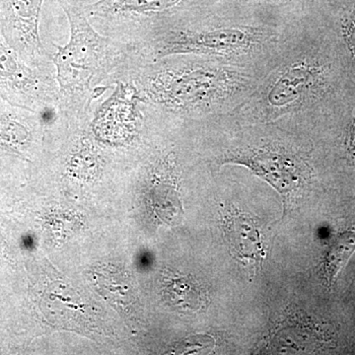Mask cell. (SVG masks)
I'll return each mask as SVG.
<instances>
[{"mask_svg": "<svg viewBox=\"0 0 355 355\" xmlns=\"http://www.w3.org/2000/svg\"><path fill=\"white\" fill-rule=\"evenodd\" d=\"M355 106V83L323 20L293 23L261 69L253 93L227 116L240 125L340 121Z\"/></svg>", "mask_w": 355, "mask_h": 355, "instance_id": "obj_1", "label": "cell"}, {"mask_svg": "<svg viewBox=\"0 0 355 355\" xmlns=\"http://www.w3.org/2000/svg\"><path fill=\"white\" fill-rule=\"evenodd\" d=\"M207 12L161 24L150 42L156 60L193 55L261 69L279 48L291 25L259 17L240 8L229 15Z\"/></svg>", "mask_w": 355, "mask_h": 355, "instance_id": "obj_2", "label": "cell"}, {"mask_svg": "<svg viewBox=\"0 0 355 355\" xmlns=\"http://www.w3.org/2000/svg\"><path fill=\"white\" fill-rule=\"evenodd\" d=\"M161 65L146 77L150 101L180 114L227 116L253 93L261 69L197 57Z\"/></svg>", "mask_w": 355, "mask_h": 355, "instance_id": "obj_3", "label": "cell"}, {"mask_svg": "<svg viewBox=\"0 0 355 355\" xmlns=\"http://www.w3.org/2000/svg\"><path fill=\"white\" fill-rule=\"evenodd\" d=\"M60 2L69 19L70 39L65 46H57L53 58L58 85L65 95H84L108 60L110 42L93 29L85 11Z\"/></svg>", "mask_w": 355, "mask_h": 355, "instance_id": "obj_4", "label": "cell"}, {"mask_svg": "<svg viewBox=\"0 0 355 355\" xmlns=\"http://www.w3.org/2000/svg\"><path fill=\"white\" fill-rule=\"evenodd\" d=\"M222 164L245 166L282 193L297 190L312 178V169L304 158L277 144L265 142L235 149Z\"/></svg>", "mask_w": 355, "mask_h": 355, "instance_id": "obj_5", "label": "cell"}, {"mask_svg": "<svg viewBox=\"0 0 355 355\" xmlns=\"http://www.w3.org/2000/svg\"><path fill=\"white\" fill-rule=\"evenodd\" d=\"M0 96L25 111L48 108L53 90L38 69L26 64L0 32Z\"/></svg>", "mask_w": 355, "mask_h": 355, "instance_id": "obj_6", "label": "cell"}, {"mask_svg": "<svg viewBox=\"0 0 355 355\" xmlns=\"http://www.w3.org/2000/svg\"><path fill=\"white\" fill-rule=\"evenodd\" d=\"M44 0H0V32L21 58L38 69L48 53L40 36Z\"/></svg>", "mask_w": 355, "mask_h": 355, "instance_id": "obj_7", "label": "cell"}, {"mask_svg": "<svg viewBox=\"0 0 355 355\" xmlns=\"http://www.w3.org/2000/svg\"><path fill=\"white\" fill-rule=\"evenodd\" d=\"M230 0H99L86 7L89 16L100 18H147L171 22L198 15ZM168 22V23H169Z\"/></svg>", "mask_w": 355, "mask_h": 355, "instance_id": "obj_8", "label": "cell"}, {"mask_svg": "<svg viewBox=\"0 0 355 355\" xmlns=\"http://www.w3.org/2000/svg\"><path fill=\"white\" fill-rule=\"evenodd\" d=\"M225 235L236 257L261 263L266 257L258 225L251 216L233 210L225 218Z\"/></svg>", "mask_w": 355, "mask_h": 355, "instance_id": "obj_9", "label": "cell"}, {"mask_svg": "<svg viewBox=\"0 0 355 355\" xmlns=\"http://www.w3.org/2000/svg\"><path fill=\"white\" fill-rule=\"evenodd\" d=\"M247 12L280 23L293 24L311 15V0H231Z\"/></svg>", "mask_w": 355, "mask_h": 355, "instance_id": "obj_10", "label": "cell"}, {"mask_svg": "<svg viewBox=\"0 0 355 355\" xmlns=\"http://www.w3.org/2000/svg\"><path fill=\"white\" fill-rule=\"evenodd\" d=\"M322 20L338 42L355 83V0L343 4Z\"/></svg>", "mask_w": 355, "mask_h": 355, "instance_id": "obj_11", "label": "cell"}, {"mask_svg": "<svg viewBox=\"0 0 355 355\" xmlns=\"http://www.w3.org/2000/svg\"><path fill=\"white\" fill-rule=\"evenodd\" d=\"M355 252V229H347L336 236L324 254L323 279L324 284L331 287L336 277L345 268Z\"/></svg>", "mask_w": 355, "mask_h": 355, "instance_id": "obj_12", "label": "cell"}, {"mask_svg": "<svg viewBox=\"0 0 355 355\" xmlns=\"http://www.w3.org/2000/svg\"><path fill=\"white\" fill-rule=\"evenodd\" d=\"M27 135L24 125L17 120L8 116V114L0 113V137H24Z\"/></svg>", "mask_w": 355, "mask_h": 355, "instance_id": "obj_13", "label": "cell"}, {"mask_svg": "<svg viewBox=\"0 0 355 355\" xmlns=\"http://www.w3.org/2000/svg\"><path fill=\"white\" fill-rule=\"evenodd\" d=\"M343 125H345V148L355 164V106L347 114V119L343 121Z\"/></svg>", "mask_w": 355, "mask_h": 355, "instance_id": "obj_14", "label": "cell"}]
</instances>
